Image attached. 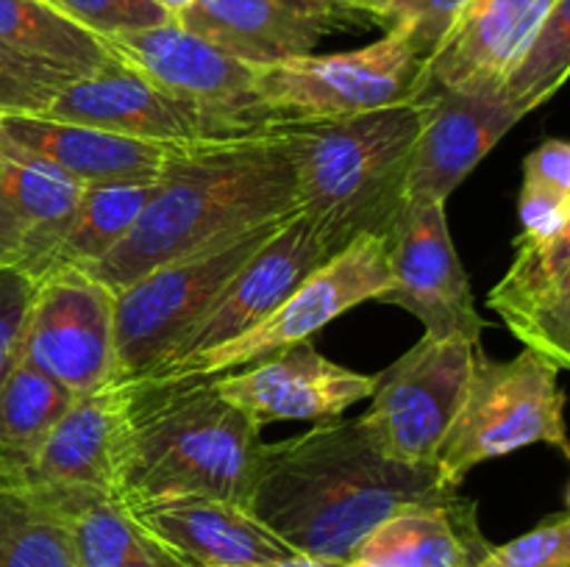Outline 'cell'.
<instances>
[{"instance_id": "obj_6", "label": "cell", "mask_w": 570, "mask_h": 567, "mask_svg": "<svg viewBox=\"0 0 570 567\" xmlns=\"http://www.w3.org/2000/svg\"><path fill=\"white\" fill-rule=\"evenodd\" d=\"M295 217V215H293ZM293 217L262 222L217 239L195 253L145 272L115 292V376L137 381L154 370L181 334L209 309L239 267L265 248Z\"/></svg>"}, {"instance_id": "obj_29", "label": "cell", "mask_w": 570, "mask_h": 567, "mask_svg": "<svg viewBox=\"0 0 570 567\" xmlns=\"http://www.w3.org/2000/svg\"><path fill=\"white\" fill-rule=\"evenodd\" d=\"M570 78V0H554L532 44L501 83L504 98L523 117L554 98Z\"/></svg>"}, {"instance_id": "obj_17", "label": "cell", "mask_w": 570, "mask_h": 567, "mask_svg": "<svg viewBox=\"0 0 570 567\" xmlns=\"http://www.w3.org/2000/svg\"><path fill=\"white\" fill-rule=\"evenodd\" d=\"M365 17L348 0H195L176 22L254 67L312 56L323 37Z\"/></svg>"}, {"instance_id": "obj_32", "label": "cell", "mask_w": 570, "mask_h": 567, "mask_svg": "<svg viewBox=\"0 0 570 567\" xmlns=\"http://www.w3.org/2000/svg\"><path fill=\"white\" fill-rule=\"evenodd\" d=\"M570 267V215L566 226L554 233L551 239L540 245H527V248H515V261L510 270L504 272L499 284L490 292L488 306L493 311L507 309L512 304L532 298L534 292L562 276Z\"/></svg>"}, {"instance_id": "obj_38", "label": "cell", "mask_w": 570, "mask_h": 567, "mask_svg": "<svg viewBox=\"0 0 570 567\" xmlns=\"http://www.w3.org/2000/svg\"><path fill=\"white\" fill-rule=\"evenodd\" d=\"M523 181L546 183L560 192H570V142L546 139L523 159Z\"/></svg>"}, {"instance_id": "obj_23", "label": "cell", "mask_w": 570, "mask_h": 567, "mask_svg": "<svg viewBox=\"0 0 570 567\" xmlns=\"http://www.w3.org/2000/svg\"><path fill=\"white\" fill-rule=\"evenodd\" d=\"M493 545L479 528L476 504L451 495L440 504L410 506L384 520L356 556L390 567H476Z\"/></svg>"}, {"instance_id": "obj_10", "label": "cell", "mask_w": 570, "mask_h": 567, "mask_svg": "<svg viewBox=\"0 0 570 567\" xmlns=\"http://www.w3.org/2000/svg\"><path fill=\"white\" fill-rule=\"evenodd\" d=\"M390 284H393V272H390L387 239H356L354 245L332 256L326 265L317 267L312 276H306L259 326L150 384L220 376V372L237 370L250 361L278 354L289 345L309 342L321 328H326L348 309L365 300L382 298Z\"/></svg>"}, {"instance_id": "obj_37", "label": "cell", "mask_w": 570, "mask_h": 567, "mask_svg": "<svg viewBox=\"0 0 570 567\" xmlns=\"http://www.w3.org/2000/svg\"><path fill=\"white\" fill-rule=\"evenodd\" d=\"M37 281L14 267L0 265V378L20 359L22 331Z\"/></svg>"}, {"instance_id": "obj_18", "label": "cell", "mask_w": 570, "mask_h": 567, "mask_svg": "<svg viewBox=\"0 0 570 567\" xmlns=\"http://www.w3.org/2000/svg\"><path fill=\"white\" fill-rule=\"evenodd\" d=\"M423 103V128L406 176V200L445 203L479 161L523 120L501 89L434 92Z\"/></svg>"}, {"instance_id": "obj_35", "label": "cell", "mask_w": 570, "mask_h": 567, "mask_svg": "<svg viewBox=\"0 0 570 567\" xmlns=\"http://www.w3.org/2000/svg\"><path fill=\"white\" fill-rule=\"evenodd\" d=\"M476 567H570V515H557L507 545H493Z\"/></svg>"}, {"instance_id": "obj_25", "label": "cell", "mask_w": 570, "mask_h": 567, "mask_svg": "<svg viewBox=\"0 0 570 567\" xmlns=\"http://www.w3.org/2000/svg\"><path fill=\"white\" fill-rule=\"evenodd\" d=\"M0 48L70 78L115 59L104 39L67 20L48 0H0Z\"/></svg>"}, {"instance_id": "obj_3", "label": "cell", "mask_w": 570, "mask_h": 567, "mask_svg": "<svg viewBox=\"0 0 570 567\" xmlns=\"http://www.w3.org/2000/svg\"><path fill=\"white\" fill-rule=\"evenodd\" d=\"M421 128L417 100L332 120L278 122L295 167L298 211L328 256L362 237L387 239L406 203Z\"/></svg>"}, {"instance_id": "obj_11", "label": "cell", "mask_w": 570, "mask_h": 567, "mask_svg": "<svg viewBox=\"0 0 570 567\" xmlns=\"http://www.w3.org/2000/svg\"><path fill=\"white\" fill-rule=\"evenodd\" d=\"M20 356L70 395H87L115 376V292L78 267L37 278Z\"/></svg>"}, {"instance_id": "obj_7", "label": "cell", "mask_w": 570, "mask_h": 567, "mask_svg": "<svg viewBox=\"0 0 570 567\" xmlns=\"http://www.w3.org/2000/svg\"><path fill=\"white\" fill-rule=\"evenodd\" d=\"M479 350L482 342L465 337L423 334L421 342L376 376L371 406L360 417L371 442L401 465H438Z\"/></svg>"}, {"instance_id": "obj_28", "label": "cell", "mask_w": 570, "mask_h": 567, "mask_svg": "<svg viewBox=\"0 0 570 567\" xmlns=\"http://www.w3.org/2000/svg\"><path fill=\"white\" fill-rule=\"evenodd\" d=\"M0 567H78L70 537L33 487L0 478Z\"/></svg>"}, {"instance_id": "obj_15", "label": "cell", "mask_w": 570, "mask_h": 567, "mask_svg": "<svg viewBox=\"0 0 570 567\" xmlns=\"http://www.w3.org/2000/svg\"><path fill=\"white\" fill-rule=\"evenodd\" d=\"M42 117L81 122L142 142L204 145L228 139L200 111L167 94L117 56L100 70L65 83Z\"/></svg>"}, {"instance_id": "obj_9", "label": "cell", "mask_w": 570, "mask_h": 567, "mask_svg": "<svg viewBox=\"0 0 570 567\" xmlns=\"http://www.w3.org/2000/svg\"><path fill=\"white\" fill-rule=\"evenodd\" d=\"M104 42L122 64L200 111L223 137H250L278 126L256 89L259 67L234 59L176 20Z\"/></svg>"}, {"instance_id": "obj_12", "label": "cell", "mask_w": 570, "mask_h": 567, "mask_svg": "<svg viewBox=\"0 0 570 567\" xmlns=\"http://www.w3.org/2000/svg\"><path fill=\"white\" fill-rule=\"evenodd\" d=\"M393 284L382 304L415 315L429 337H465L482 342L484 320L473 300L471 278L456 256L445 203L406 200L387 233Z\"/></svg>"}, {"instance_id": "obj_13", "label": "cell", "mask_w": 570, "mask_h": 567, "mask_svg": "<svg viewBox=\"0 0 570 567\" xmlns=\"http://www.w3.org/2000/svg\"><path fill=\"white\" fill-rule=\"evenodd\" d=\"M332 259L304 215H295L265 248L256 250L220 289L209 309L181 334L165 359L137 381H159L176 367L243 337L259 326L306 276Z\"/></svg>"}, {"instance_id": "obj_2", "label": "cell", "mask_w": 570, "mask_h": 567, "mask_svg": "<svg viewBox=\"0 0 570 567\" xmlns=\"http://www.w3.org/2000/svg\"><path fill=\"white\" fill-rule=\"evenodd\" d=\"M298 215V183L278 126L223 142L187 145L156 181L134 231L87 270L120 292L204 245Z\"/></svg>"}, {"instance_id": "obj_33", "label": "cell", "mask_w": 570, "mask_h": 567, "mask_svg": "<svg viewBox=\"0 0 570 567\" xmlns=\"http://www.w3.org/2000/svg\"><path fill=\"white\" fill-rule=\"evenodd\" d=\"M48 3L100 39L145 31L173 20L154 0H48Z\"/></svg>"}, {"instance_id": "obj_4", "label": "cell", "mask_w": 570, "mask_h": 567, "mask_svg": "<svg viewBox=\"0 0 570 567\" xmlns=\"http://www.w3.org/2000/svg\"><path fill=\"white\" fill-rule=\"evenodd\" d=\"M262 445L259 422L223 398L212 378L137 381L120 500L206 495L248 506Z\"/></svg>"}, {"instance_id": "obj_24", "label": "cell", "mask_w": 570, "mask_h": 567, "mask_svg": "<svg viewBox=\"0 0 570 567\" xmlns=\"http://www.w3.org/2000/svg\"><path fill=\"white\" fill-rule=\"evenodd\" d=\"M70 537L78 567H184L115 495L89 487H33Z\"/></svg>"}, {"instance_id": "obj_21", "label": "cell", "mask_w": 570, "mask_h": 567, "mask_svg": "<svg viewBox=\"0 0 570 567\" xmlns=\"http://www.w3.org/2000/svg\"><path fill=\"white\" fill-rule=\"evenodd\" d=\"M83 187L14 145L0 161V265L42 278L70 231Z\"/></svg>"}, {"instance_id": "obj_42", "label": "cell", "mask_w": 570, "mask_h": 567, "mask_svg": "<svg viewBox=\"0 0 570 567\" xmlns=\"http://www.w3.org/2000/svg\"><path fill=\"white\" fill-rule=\"evenodd\" d=\"M11 150H14V142H11V139L6 137V133H3V126H0V161H3L6 156L11 153Z\"/></svg>"}, {"instance_id": "obj_22", "label": "cell", "mask_w": 570, "mask_h": 567, "mask_svg": "<svg viewBox=\"0 0 570 567\" xmlns=\"http://www.w3.org/2000/svg\"><path fill=\"white\" fill-rule=\"evenodd\" d=\"M3 133L26 153L50 161L81 187L154 183L187 145L142 142L81 122L37 115H0Z\"/></svg>"}, {"instance_id": "obj_43", "label": "cell", "mask_w": 570, "mask_h": 567, "mask_svg": "<svg viewBox=\"0 0 570 567\" xmlns=\"http://www.w3.org/2000/svg\"><path fill=\"white\" fill-rule=\"evenodd\" d=\"M568 515H570V487H568Z\"/></svg>"}, {"instance_id": "obj_40", "label": "cell", "mask_w": 570, "mask_h": 567, "mask_svg": "<svg viewBox=\"0 0 570 567\" xmlns=\"http://www.w3.org/2000/svg\"><path fill=\"white\" fill-rule=\"evenodd\" d=\"M156 6H161V9L167 11V14L173 17V20H176L178 14H181V11H187L189 6L195 3V0H154Z\"/></svg>"}, {"instance_id": "obj_27", "label": "cell", "mask_w": 570, "mask_h": 567, "mask_svg": "<svg viewBox=\"0 0 570 567\" xmlns=\"http://www.w3.org/2000/svg\"><path fill=\"white\" fill-rule=\"evenodd\" d=\"M154 183H95L83 187L70 231L61 239L53 267L92 270L137 226L154 195Z\"/></svg>"}, {"instance_id": "obj_30", "label": "cell", "mask_w": 570, "mask_h": 567, "mask_svg": "<svg viewBox=\"0 0 570 567\" xmlns=\"http://www.w3.org/2000/svg\"><path fill=\"white\" fill-rule=\"evenodd\" d=\"M523 348L570 370V267L532 298L495 311Z\"/></svg>"}, {"instance_id": "obj_19", "label": "cell", "mask_w": 570, "mask_h": 567, "mask_svg": "<svg viewBox=\"0 0 570 567\" xmlns=\"http://www.w3.org/2000/svg\"><path fill=\"white\" fill-rule=\"evenodd\" d=\"M554 0H468L417 72L412 100L456 89H501Z\"/></svg>"}, {"instance_id": "obj_36", "label": "cell", "mask_w": 570, "mask_h": 567, "mask_svg": "<svg viewBox=\"0 0 570 567\" xmlns=\"http://www.w3.org/2000/svg\"><path fill=\"white\" fill-rule=\"evenodd\" d=\"M570 215V192H560L546 183L523 181L518 195V217H521V233L515 239V248L540 245L554 237L566 226Z\"/></svg>"}, {"instance_id": "obj_5", "label": "cell", "mask_w": 570, "mask_h": 567, "mask_svg": "<svg viewBox=\"0 0 570 567\" xmlns=\"http://www.w3.org/2000/svg\"><path fill=\"white\" fill-rule=\"evenodd\" d=\"M529 445H551L570 461L560 367L529 348L510 361L479 350L465 400L434 465L440 478L460 489L473 467Z\"/></svg>"}, {"instance_id": "obj_26", "label": "cell", "mask_w": 570, "mask_h": 567, "mask_svg": "<svg viewBox=\"0 0 570 567\" xmlns=\"http://www.w3.org/2000/svg\"><path fill=\"white\" fill-rule=\"evenodd\" d=\"M61 384L20 359L0 378V478H20L70 400Z\"/></svg>"}, {"instance_id": "obj_14", "label": "cell", "mask_w": 570, "mask_h": 567, "mask_svg": "<svg viewBox=\"0 0 570 567\" xmlns=\"http://www.w3.org/2000/svg\"><path fill=\"white\" fill-rule=\"evenodd\" d=\"M134 406L137 381L120 378H111L87 395H76L28 470L14 481L28 487H89L120 498Z\"/></svg>"}, {"instance_id": "obj_39", "label": "cell", "mask_w": 570, "mask_h": 567, "mask_svg": "<svg viewBox=\"0 0 570 567\" xmlns=\"http://www.w3.org/2000/svg\"><path fill=\"white\" fill-rule=\"evenodd\" d=\"M245 567H340V565L337 561L315 559V556H306V554H289V556H282V559L262 561V565H245Z\"/></svg>"}, {"instance_id": "obj_1", "label": "cell", "mask_w": 570, "mask_h": 567, "mask_svg": "<svg viewBox=\"0 0 570 567\" xmlns=\"http://www.w3.org/2000/svg\"><path fill=\"white\" fill-rule=\"evenodd\" d=\"M456 493L438 467L393 461L360 420L337 417L262 445L245 509L295 554L343 565L384 520Z\"/></svg>"}, {"instance_id": "obj_20", "label": "cell", "mask_w": 570, "mask_h": 567, "mask_svg": "<svg viewBox=\"0 0 570 567\" xmlns=\"http://www.w3.org/2000/svg\"><path fill=\"white\" fill-rule=\"evenodd\" d=\"M128 511L184 567H245L295 554L232 500L178 495L145 500Z\"/></svg>"}, {"instance_id": "obj_31", "label": "cell", "mask_w": 570, "mask_h": 567, "mask_svg": "<svg viewBox=\"0 0 570 567\" xmlns=\"http://www.w3.org/2000/svg\"><path fill=\"white\" fill-rule=\"evenodd\" d=\"M468 0H348L365 20L406 33L423 61L434 53Z\"/></svg>"}, {"instance_id": "obj_16", "label": "cell", "mask_w": 570, "mask_h": 567, "mask_svg": "<svg viewBox=\"0 0 570 567\" xmlns=\"http://www.w3.org/2000/svg\"><path fill=\"white\" fill-rule=\"evenodd\" d=\"M212 384L237 409L267 426L337 420L345 409L371 398L376 378L326 359L312 342H298L256 359L248 370L212 376Z\"/></svg>"}, {"instance_id": "obj_41", "label": "cell", "mask_w": 570, "mask_h": 567, "mask_svg": "<svg viewBox=\"0 0 570 567\" xmlns=\"http://www.w3.org/2000/svg\"><path fill=\"white\" fill-rule=\"evenodd\" d=\"M340 567H390V565H384V561H376V559H365V556H354V559L343 561Z\"/></svg>"}, {"instance_id": "obj_8", "label": "cell", "mask_w": 570, "mask_h": 567, "mask_svg": "<svg viewBox=\"0 0 570 567\" xmlns=\"http://www.w3.org/2000/svg\"><path fill=\"white\" fill-rule=\"evenodd\" d=\"M423 59L406 33L328 56H301L259 67L256 89L278 122L332 120L412 100Z\"/></svg>"}, {"instance_id": "obj_34", "label": "cell", "mask_w": 570, "mask_h": 567, "mask_svg": "<svg viewBox=\"0 0 570 567\" xmlns=\"http://www.w3.org/2000/svg\"><path fill=\"white\" fill-rule=\"evenodd\" d=\"M70 81L72 78L65 72L0 48V115L42 117L56 92Z\"/></svg>"}]
</instances>
